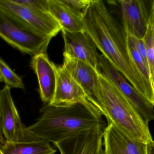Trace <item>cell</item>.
<instances>
[{"label": "cell", "instance_id": "7a4b0ae2", "mask_svg": "<svg viewBox=\"0 0 154 154\" xmlns=\"http://www.w3.org/2000/svg\"><path fill=\"white\" fill-rule=\"evenodd\" d=\"M40 112L36 122L28 128L39 138L53 144L85 130L106 125L101 113L88 100L69 106L45 103Z\"/></svg>", "mask_w": 154, "mask_h": 154}, {"label": "cell", "instance_id": "52a82bcc", "mask_svg": "<svg viewBox=\"0 0 154 154\" xmlns=\"http://www.w3.org/2000/svg\"><path fill=\"white\" fill-rule=\"evenodd\" d=\"M7 85L0 90V112L2 130L5 140L10 142H33L40 140L21 121Z\"/></svg>", "mask_w": 154, "mask_h": 154}, {"label": "cell", "instance_id": "8fae6325", "mask_svg": "<svg viewBox=\"0 0 154 154\" xmlns=\"http://www.w3.org/2000/svg\"><path fill=\"white\" fill-rule=\"evenodd\" d=\"M88 101L86 94L81 86L62 67L57 66V80L54 94L48 104L69 106Z\"/></svg>", "mask_w": 154, "mask_h": 154}, {"label": "cell", "instance_id": "7402d4cb", "mask_svg": "<svg viewBox=\"0 0 154 154\" xmlns=\"http://www.w3.org/2000/svg\"><path fill=\"white\" fill-rule=\"evenodd\" d=\"M147 154H154V141L153 140L147 144Z\"/></svg>", "mask_w": 154, "mask_h": 154}, {"label": "cell", "instance_id": "8992f818", "mask_svg": "<svg viewBox=\"0 0 154 154\" xmlns=\"http://www.w3.org/2000/svg\"><path fill=\"white\" fill-rule=\"evenodd\" d=\"M97 70L116 86L147 124L154 119V104L139 93L102 54L99 55Z\"/></svg>", "mask_w": 154, "mask_h": 154}, {"label": "cell", "instance_id": "ffe728a7", "mask_svg": "<svg viewBox=\"0 0 154 154\" xmlns=\"http://www.w3.org/2000/svg\"><path fill=\"white\" fill-rule=\"evenodd\" d=\"M12 2L38 12H48V0H11Z\"/></svg>", "mask_w": 154, "mask_h": 154}, {"label": "cell", "instance_id": "603a6c76", "mask_svg": "<svg viewBox=\"0 0 154 154\" xmlns=\"http://www.w3.org/2000/svg\"><path fill=\"white\" fill-rule=\"evenodd\" d=\"M0 140L3 143H5V140L2 134V130L1 118V112H0Z\"/></svg>", "mask_w": 154, "mask_h": 154}, {"label": "cell", "instance_id": "9a60e30c", "mask_svg": "<svg viewBox=\"0 0 154 154\" xmlns=\"http://www.w3.org/2000/svg\"><path fill=\"white\" fill-rule=\"evenodd\" d=\"M0 148L4 154H55L57 151L50 143L42 139L27 142L5 141Z\"/></svg>", "mask_w": 154, "mask_h": 154}, {"label": "cell", "instance_id": "277c9868", "mask_svg": "<svg viewBox=\"0 0 154 154\" xmlns=\"http://www.w3.org/2000/svg\"><path fill=\"white\" fill-rule=\"evenodd\" d=\"M0 37L20 52L32 56L47 53L52 39L26 27L1 11Z\"/></svg>", "mask_w": 154, "mask_h": 154}, {"label": "cell", "instance_id": "6da1fadb", "mask_svg": "<svg viewBox=\"0 0 154 154\" xmlns=\"http://www.w3.org/2000/svg\"><path fill=\"white\" fill-rule=\"evenodd\" d=\"M84 30L97 49L144 98L154 105V87L143 78L134 63L122 24L101 0H94L83 17Z\"/></svg>", "mask_w": 154, "mask_h": 154}, {"label": "cell", "instance_id": "484cf974", "mask_svg": "<svg viewBox=\"0 0 154 154\" xmlns=\"http://www.w3.org/2000/svg\"><path fill=\"white\" fill-rule=\"evenodd\" d=\"M0 154H4L3 153H2V151L1 149V148H0Z\"/></svg>", "mask_w": 154, "mask_h": 154}, {"label": "cell", "instance_id": "9c48e42d", "mask_svg": "<svg viewBox=\"0 0 154 154\" xmlns=\"http://www.w3.org/2000/svg\"><path fill=\"white\" fill-rule=\"evenodd\" d=\"M122 25L128 35L143 39L151 16L154 0H120Z\"/></svg>", "mask_w": 154, "mask_h": 154}, {"label": "cell", "instance_id": "ac0fdd59", "mask_svg": "<svg viewBox=\"0 0 154 154\" xmlns=\"http://www.w3.org/2000/svg\"><path fill=\"white\" fill-rule=\"evenodd\" d=\"M128 41L131 55L139 72L141 74L143 78L154 87V85L151 82L149 70L144 63L143 60L135 48L133 37L128 35Z\"/></svg>", "mask_w": 154, "mask_h": 154}, {"label": "cell", "instance_id": "ba28073f", "mask_svg": "<svg viewBox=\"0 0 154 154\" xmlns=\"http://www.w3.org/2000/svg\"><path fill=\"white\" fill-rule=\"evenodd\" d=\"M63 57V64L62 67L82 87L88 100L103 116L104 107L98 70L82 61Z\"/></svg>", "mask_w": 154, "mask_h": 154}, {"label": "cell", "instance_id": "d4e9b609", "mask_svg": "<svg viewBox=\"0 0 154 154\" xmlns=\"http://www.w3.org/2000/svg\"><path fill=\"white\" fill-rule=\"evenodd\" d=\"M3 82V80H2V77L1 74L0 73V82Z\"/></svg>", "mask_w": 154, "mask_h": 154}, {"label": "cell", "instance_id": "4316f807", "mask_svg": "<svg viewBox=\"0 0 154 154\" xmlns=\"http://www.w3.org/2000/svg\"><path fill=\"white\" fill-rule=\"evenodd\" d=\"M103 154H104V153H103Z\"/></svg>", "mask_w": 154, "mask_h": 154}, {"label": "cell", "instance_id": "e0dca14e", "mask_svg": "<svg viewBox=\"0 0 154 154\" xmlns=\"http://www.w3.org/2000/svg\"><path fill=\"white\" fill-rule=\"evenodd\" d=\"M0 73L6 85L11 88L25 89V85L21 77L14 72L8 64L0 58Z\"/></svg>", "mask_w": 154, "mask_h": 154}, {"label": "cell", "instance_id": "4fadbf2b", "mask_svg": "<svg viewBox=\"0 0 154 154\" xmlns=\"http://www.w3.org/2000/svg\"><path fill=\"white\" fill-rule=\"evenodd\" d=\"M31 67L38 80L40 98L45 103H49L54 97L57 80V66L49 60L47 53L32 57Z\"/></svg>", "mask_w": 154, "mask_h": 154}, {"label": "cell", "instance_id": "d6986e66", "mask_svg": "<svg viewBox=\"0 0 154 154\" xmlns=\"http://www.w3.org/2000/svg\"><path fill=\"white\" fill-rule=\"evenodd\" d=\"M60 1L82 19L94 0H60Z\"/></svg>", "mask_w": 154, "mask_h": 154}, {"label": "cell", "instance_id": "5b68a950", "mask_svg": "<svg viewBox=\"0 0 154 154\" xmlns=\"http://www.w3.org/2000/svg\"><path fill=\"white\" fill-rule=\"evenodd\" d=\"M0 11L45 36L53 38L62 30L58 22L49 12L35 11L14 3L11 0H0Z\"/></svg>", "mask_w": 154, "mask_h": 154}, {"label": "cell", "instance_id": "2e32d148", "mask_svg": "<svg viewBox=\"0 0 154 154\" xmlns=\"http://www.w3.org/2000/svg\"><path fill=\"white\" fill-rule=\"evenodd\" d=\"M143 40L146 50L151 82L154 85V14L150 18L147 30Z\"/></svg>", "mask_w": 154, "mask_h": 154}, {"label": "cell", "instance_id": "5bb4252c", "mask_svg": "<svg viewBox=\"0 0 154 154\" xmlns=\"http://www.w3.org/2000/svg\"><path fill=\"white\" fill-rule=\"evenodd\" d=\"M47 3L48 12L58 22L62 30L71 32L84 30L82 19L60 0H48Z\"/></svg>", "mask_w": 154, "mask_h": 154}, {"label": "cell", "instance_id": "7c38bea8", "mask_svg": "<svg viewBox=\"0 0 154 154\" xmlns=\"http://www.w3.org/2000/svg\"><path fill=\"white\" fill-rule=\"evenodd\" d=\"M103 142L104 154H147V144L129 137L112 123L103 129Z\"/></svg>", "mask_w": 154, "mask_h": 154}, {"label": "cell", "instance_id": "3957f363", "mask_svg": "<svg viewBox=\"0 0 154 154\" xmlns=\"http://www.w3.org/2000/svg\"><path fill=\"white\" fill-rule=\"evenodd\" d=\"M99 81L108 123L132 138L147 144L153 140L149 126L116 86L99 72Z\"/></svg>", "mask_w": 154, "mask_h": 154}, {"label": "cell", "instance_id": "cb8c5ba5", "mask_svg": "<svg viewBox=\"0 0 154 154\" xmlns=\"http://www.w3.org/2000/svg\"><path fill=\"white\" fill-rule=\"evenodd\" d=\"M4 143H3L1 140H0V148L1 147L4 145Z\"/></svg>", "mask_w": 154, "mask_h": 154}, {"label": "cell", "instance_id": "30bf717a", "mask_svg": "<svg viewBox=\"0 0 154 154\" xmlns=\"http://www.w3.org/2000/svg\"><path fill=\"white\" fill-rule=\"evenodd\" d=\"M61 31L64 41L63 56L82 61L97 69L100 54L87 33L85 30L77 32Z\"/></svg>", "mask_w": 154, "mask_h": 154}, {"label": "cell", "instance_id": "44dd1931", "mask_svg": "<svg viewBox=\"0 0 154 154\" xmlns=\"http://www.w3.org/2000/svg\"><path fill=\"white\" fill-rule=\"evenodd\" d=\"M133 40H134V45H135V48H136L137 51L143 60L144 63L149 70L146 50L143 39H138V38L133 37Z\"/></svg>", "mask_w": 154, "mask_h": 154}]
</instances>
